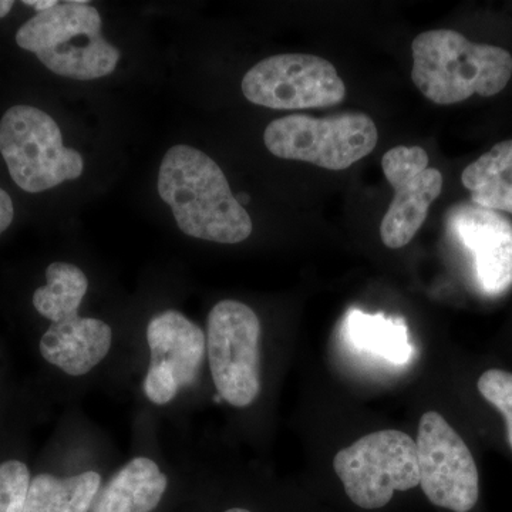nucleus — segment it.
Listing matches in <instances>:
<instances>
[{
	"instance_id": "obj_1",
	"label": "nucleus",
	"mask_w": 512,
	"mask_h": 512,
	"mask_svg": "<svg viewBox=\"0 0 512 512\" xmlns=\"http://www.w3.org/2000/svg\"><path fill=\"white\" fill-rule=\"evenodd\" d=\"M158 194L188 237L239 244L252 234L251 217L232 194L220 165L197 148L178 144L167 151Z\"/></svg>"
},
{
	"instance_id": "obj_2",
	"label": "nucleus",
	"mask_w": 512,
	"mask_h": 512,
	"mask_svg": "<svg viewBox=\"0 0 512 512\" xmlns=\"http://www.w3.org/2000/svg\"><path fill=\"white\" fill-rule=\"evenodd\" d=\"M414 86L440 106L491 97L512 77V56L501 47L473 43L450 29L427 30L412 43Z\"/></svg>"
},
{
	"instance_id": "obj_3",
	"label": "nucleus",
	"mask_w": 512,
	"mask_h": 512,
	"mask_svg": "<svg viewBox=\"0 0 512 512\" xmlns=\"http://www.w3.org/2000/svg\"><path fill=\"white\" fill-rule=\"evenodd\" d=\"M101 26L99 10L72 0L33 16L16 33V43L50 72L89 82L109 76L120 60V50L104 39Z\"/></svg>"
},
{
	"instance_id": "obj_4",
	"label": "nucleus",
	"mask_w": 512,
	"mask_h": 512,
	"mask_svg": "<svg viewBox=\"0 0 512 512\" xmlns=\"http://www.w3.org/2000/svg\"><path fill=\"white\" fill-rule=\"evenodd\" d=\"M0 154L12 180L30 194L76 180L84 170L79 151L64 146L56 121L32 106H13L3 114Z\"/></svg>"
},
{
	"instance_id": "obj_5",
	"label": "nucleus",
	"mask_w": 512,
	"mask_h": 512,
	"mask_svg": "<svg viewBox=\"0 0 512 512\" xmlns=\"http://www.w3.org/2000/svg\"><path fill=\"white\" fill-rule=\"evenodd\" d=\"M377 140L372 117L353 111L325 119L293 114L272 121L264 133L265 146L275 157L332 171L346 170L369 156Z\"/></svg>"
},
{
	"instance_id": "obj_6",
	"label": "nucleus",
	"mask_w": 512,
	"mask_h": 512,
	"mask_svg": "<svg viewBox=\"0 0 512 512\" xmlns=\"http://www.w3.org/2000/svg\"><path fill=\"white\" fill-rule=\"evenodd\" d=\"M346 494L357 507L383 508L394 491H409L420 485L416 441L399 430L367 434L343 448L333 458Z\"/></svg>"
},
{
	"instance_id": "obj_7",
	"label": "nucleus",
	"mask_w": 512,
	"mask_h": 512,
	"mask_svg": "<svg viewBox=\"0 0 512 512\" xmlns=\"http://www.w3.org/2000/svg\"><path fill=\"white\" fill-rule=\"evenodd\" d=\"M261 322L245 303L218 302L207 322V356L220 397L231 406H251L261 393Z\"/></svg>"
},
{
	"instance_id": "obj_8",
	"label": "nucleus",
	"mask_w": 512,
	"mask_h": 512,
	"mask_svg": "<svg viewBox=\"0 0 512 512\" xmlns=\"http://www.w3.org/2000/svg\"><path fill=\"white\" fill-rule=\"evenodd\" d=\"M242 93L251 103L268 109H319L342 103L346 86L328 60L284 53L256 63L242 80Z\"/></svg>"
},
{
	"instance_id": "obj_9",
	"label": "nucleus",
	"mask_w": 512,
	"mask_h": 512,
	"mask_svg": "<svg viewBox=\"0 0 512 512\" xmlns=\"http://www.w3.org/2000/svg\"><path fill=\"white\" fill-rule=\"evenodd\" d=\"M420 485L431 504L468 512L480 497L478 468L466 441L437 412L421 416L417 433Z\"/></svg>"
},
{
	"instance_id": "obj_10",
	"label": "nucleus",
	"mask_w": 512,
	"mask_h": 512,
	"mask_svg": "<svg viewBox=\"0 0 512 512\" xmlns=\"http://www.w3.org/2000/svg\"><path fill=\"white\" fill-rule=\"evenodd\" d=\"M150 348L143 389L157 406L173 402L180 389L194 386L207 356V336L178 311L157 313L147 325Z\"/></svg>"
},
{
	"instance_id": "obj_11",
	"label": "nucleus",
	"mask_w": 512,
	"mask_h": 512,
	"mask_svg": "<svg viewBox=\"0 0 512 512\" xmlns=\"http://www.w3.org/2000/svg\"><path fill=\"white\" fill-rule=\"evenodd\" d=\"M429 161V154L419 146H397L383 156L384 177L394 190L380 225V237L387 248L410 244L423 227L430 205L443 191V174L429 167Z\"/></svg>"
},
{
	"instance_id": "obj_12",
	"label": "nucleus",
	"mask_w": 512,
	"mask_h": 512,
	"mask_svg": "<svg viewBox=\"0 0 512 512\" xmlns=\"http://www.w3.org/2000/svg\"><path fill=\"white\" fill-rule=\"evenodd\" d=\"M450 225L474 254L478 284L491 296L512 286V224L497 211L476 204L457 205Z\"/></svg>"
},
{
	"instance_id": "obj_13",
	"label": "nucleus",
	"mask_w": 512,
	"mask_h": 512,
	"mask_svg": "<svg viewBox=\"0 0 512 512\" xmlns=\"http://www.w3.org/2000/svg\"><path fill=\"white\" fill-rule=\"evenodd\" d=\"M113 330L94 318H72L52 323L40 339V355L66 375L79 377L92 372L109 355Z\"/></svg>"
},
{
	"instance_id": "obj_14",
	"label": "nucleus",
	"mask_w": 512,
	"mask_h": 512,
	"mask_svg": "<svg viewBox=\"0 0 512 512\" xmlns=\"http://www.w3.org/2000/svg\"><path fill=\"white\" fill-rule=\"evenodd\" d=\"M168 478L156 461L136 457L101 488L90 512H151L163 500Z\"/></svg>"
},
{
	"instance_id": "obj_15",
	"label": "nucleus",
	"mask_w": 512,
	"mask_h": 512,
	"mask_svg": "<svg viewBox=\"0 0 512 512\" xmlns=\"http://www.w3.org/2000/svg\"><path fill=\"white\" fill-rule=\"evenodd\" d=\"M478 207L512 214V140L495 144L461 175Z\"/></svg>"
},
{
	"instance_id": "obj_16",
	"label": "nucleus",
	"mask_w": 512,
	"mask_h": 512,
	"mask_svg": "<svg viewBox=\"0 0 512 512\" xmlns=\"http://www.w3.org/2000/svg\"><path fill=\"white\" fill-rule=\"evenodd\" d=\"M100 490L96 471L66 478L39 474L30 481L25 512H90Z\"/></svg>"
},
{
	"instance_id": "obj_17",
	"label": "nucleus",
	"mask_w": 512,
	"mask_h": 512,
	"mask_svg": "<svg viewBox=\"0 0 512 512\" xmlns=\"http://www.w3.org/2000/svg\"><path fill=\"white\" fill-rule=\"evenodd\" d=\"M346 332L355 348L389 360L393 365H404L412 359L413 348L403 319L353 311Z\"/></svg>"
},
{
	"instance_id": "obj_18",
	"label": "nucleus",
	"mask_w": 512,
	"mask_h": 512,
	"mask_svg": "<svg viewBox=\"0 0 512 512\" xmlns=\"http://www.w3.org/2000/svg\"><path fill=\"white\" fill-rule=\"evenodd\" d=\"M89 281L79 266L55 262L47 266L46 285L33 293V306L52 323L79 315Z\"/></svg>"
},
{
	"instance_id": "obj_19",
	"label": "nucleus",
	"mask_w": 512,
	"mask_h": 512,
	"mask_svg": "<svg viewBox=\"0 0 512 512\" xmlns=\"http://www.w3.org/2000/svg\"><path fill=\"white\" fill-rule=\"evenodd\" d=\"M30 481L29 468L22 461L0 464V512H25Z\"/></svg>"
},
{
	"instance_id": "obj_20",
	"label": "nucleus",
	"mask_w": 512,
	"mask_h": 512,
	"mask_svg": "<svg viewBox=\"0 0 512 512\" xmlns=\"http://www.w3.org/2000/svg\"><path fill=\"white\" fill-rule=\"evenodd\" d=\"M478 392L500 410L507 424L508 443L512 448V373L491 369L478 379Z\"/></svg>"
},
{
	"instance_id": "obj_21",
	"label": "nucleus",
	"mask_w": 512,
	"mask_h": 512,
	"mask_svg": "<svg viewBox=\"0 0 512 512\" xmlns=\"http://www.w3.org/2000/svg\"><path fill=\"white\" fill-rule=\"evenodd\" d=\"M15 218V207L8 192L0 188V235L10 227Z\"/></svg>"
},
{
	"instance_id": "obj_22",
	"label": "nucleus",
	"mask_w": 512,
	"mask_h": 512,
	"mask_svg": "<svg viewBox=\"0 0 512 512\" xmlns=\"http://www.w3.org/2000/svg\"><path fill=\"white\" fill-rule=\"evenodd\" d=\"M23 5L37 10V13H42L55 8V6L59 5V2L57 0H23Z\"/></svg>"
},
{
	"instance_id": "obj_23",
	"label": "nucleus",
	"mask_w": 512,
	"mask_h": 512,
	"mask_svg": "<svg viewBox=\"0 0 512 512\" xmlns=\"http://www.w3.org/2000/svg\"><path fill=\"white\" fill-rule=\"evenodd\" d=\"M13 5H15V2H12V0H0V19L9 15Z\"/></svg>"
},
{
	"instance_id": "obj_24",
	"label": "nucleus",
	"mask_w": 512,
	"mask_h": 512,
	"mask_svg": "<svg viewBox=\"0 0 512 512\" xmlns=\"http://www.w3.org/2000/svg\"><path fill=\"white\" fill-rule=\"evenodd\" d=\"M239 204H247V202H249V197L247 194H241V195H238V198H237Z\"/></svg>"
},
{
	"instance_id": "obj_25",
	"label": "nucleus",
	"mask_w": 512,
	"mask_h": 512,
	"mask_svg": "<svg viewBox=\"0 0 512 512\" xmlns=\"http://www.w3.org/2000/svg\"><path fill=\"white\" fill-rule=\"evenodd\" d=\"M225 512H251V511L245 510V508H231V510H227Z\"/></svg>"
}]
</instances>
